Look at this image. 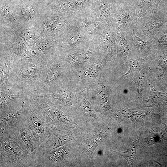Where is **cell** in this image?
<instances>
[{"mask_svg":"<svg viewBox=\"0 0 167 167\" xmlns=\"http://www.w3.org/2000/svg\"><path fill=\"white\" fill-rule=\"evenodd\" d=\"M65 152L61 149H57L50 153L47 155V159L51 161H57L63 157Z\"/></svg>","mask_w":167,"mask_h":167,"instance_id":"cell-29","label":"cell"},{"mask_svg":"<svg viewBox=\"0 0 167 167\" xmlns=\"http://www.w3.org/2000/svg\"><path fill=\"white\" fill-rule=\"evenodd\" d=\"M54 0H49V3H50V2H52V1H54Z\"/></svg>","mask_w":167,"mask_h":167,"instance_id":"cell-37","label":"cell"},{"mask_svg":"<svg viewBox=\"0 0 167 167\" xmlns=\"http://www.w3.org/2000/svg\"><path fill=\"white\" fill-rule=\"evenodd\" d=\"M83 31L71 23L62 37L60 52L79 48L87 45L84 43L85 35Z\"/></svg>","mask_w":167,"mask_h":167,"instance_id":"cell-12","label":"cell"},{"mask_svg":"<svg viewBox=\"0 0 167 167\" xmlns=\"http://www.w3.org/2000/svg\"><path fill=\"white\" fill-rule=\"evenodd\" d=\"M17 3H19L23 0H11Z\"/></svg>","mask_w":167,"mask_h":167,"instance_id":"cell-35","label":"cell"},{"mask_svg":"<svg viewBox=\"0 0 167 167\" xmlns=\"http://www.w3.org/2000/svg\"><path fill=\"white\" fill-rule=\"evenodd\" d=\"M116 58L120 61L126 60L132 55V49L126 33L123 36L116 35Z\"/></svg>","mask_w":167,"mask_h":167,"instance_id":"cell-20","label":"cell"},{"mask_svg":"<svg viewBox=\"0 0 167 167\" xmlns=\"http://www.w3.org/2000/svg\"><path fill=\"white\" fill-rule=\"evenodd\" d=\"M164 22L158 15L156 9L148 13L134 28L136 35L142 39L150 41L162 28Z\"/></svg>","mask_w":167,"mask_h":167,"instance_id":"cell-8","label":"cell"},{"mask_svg":"<svg viewBox=\"0 0 167 167\" xmlns=\"http://www.w3.org/2000/svg\"><path fill=\"white\" fill-rule=\"evenodd\" d=\"M62 41L41 36L36 41L31 50L32 54L45 61L58 55L60 51Z\"/></svg>","mask_w":167,"mask_h":167,"instance_id":"cell-10","label":"cell"},{"mask_svg":"<svg viewBox=\"0 0 167 167\" xmlns=\"http://www.w3.org/2000/svg\"><path fill=\"white\" fill-rule=\"evenodd\" d=\"M21 136L22 140L27 148L31 152H34L35 148L29 135L25 131H23L21 133Z\"/></svg>","mask_w":167,"mask_h":167,"instance_id":"cell-28","label":"cell"},{"mask_svg":"<svg viewBox=\"0 0 167 167\" xmlns=\"http://www.w3.org/2000/svg\"><path fill=\"white\" fill-rule=\"evenodd\" d=\"M69 17L59 11L50 10L46 7L36 28L42 36L59 21Z\"/></svg>","mask_w":167,"mask_h":167,"instance_id":"cell-16","label":"cell"},{"mask_svg":"<svg viewBox=\"0 0 167 167\" xmlns=\"http://www.w3.org/2000/svg\"><path fill=\"white\" fill-rule=\"evenodd\" d=\"M0 52L11 56L12 62L30 61L38 58L33 55L18 33L0 26Z\"/></svg>","mask_w":167,"mask_h":167,"instance_id":"cell-3","label":"cell"},{"mask_svg":"<svg viewBox=\"0 0 167 167\" xmlns=\"http://www.w3.org/2000/svg\"><path fill=\"white\" fill-rule=\"evenodd\" d=\"M75 88L70 81L63 84L54 92L41 95L65 105H69L71 103L73 96L75 93Z\"/></svg>","mask_w":167,"mask_h":167,"instance_id":"cell-15","label":"cell"},{"mask_svg":"<svg viewBox=\"0 0 167 167\" xmlns=\"http://www.w3.org/2000/svg\"><path fill=\"white\" fill-rule=\"evenodd\" d=\"M135 7L127 6L116 9L113 26L117 35H123L128 30L134 28L133 23Z\"/></svg>","mask_w":167,"mask_h":167,"instance_id":"cell-11","label":"cell"},{"mask_svg":"<svg viewBox=\"0 0 167 167\" xmlns=\"http://www.w3.org/2000/svg\"><path fill=\"white\" fill-rule=\"evenodd\" d=\"M108 61L101 55L94 63L84 68L72 72L70 81L75 90L86 88L96 82V79Z\"/></svg>","mask_w":167,"mask_h":167,"instance_id":"cell-5","label":"cell"},{"mask_svg":"<svg viewBox=\"0 0 167 167\" xmlns=\"http://www.w3.org/2000/svg\"><path fill=\"white\" fill-rule=\"evenodd\" d=\"M145 58L144 57H139L135 59L130 60L129 70L126 74L123 75L122 76H131V79H132L135 76H136L139 73V70L145 62Z\"/></svg>","mask_w":167,"mask_h":167,"instance_id":"cell-23","label":"cell"},{"mask_svg":"<svg viewBox=\"0 0 167 167\" xmlns=\"http://www.w3.org/2000/svg\"><path fill=\"white\" fill-rule=\"evenodd\" d=\"M165 80L167 82V71L166 72V74L165 75Z\"/></svg>","mask_w":167,"mask_h":167,"instance_id":"cell-36","label":"cell"},{"mask_svg":"<svg viewBox=\"0 0 167 167\" xmlns=\"http://www.w3.org/2000/svg\"><path fill=\"white\" fill-rule=\"evenodd\" d=\"M116 33L113 26H106L101 32L98 37L101 55L108 61H114L116 58Z\"/></svg>","mask_w":167,"mask_h":167,"instance_id":"cell-9","label":"cell"},{"mask_svg":"<svg viewBox=\"0 0 167 167\" xmlns=\"http://www.w3.org/2000/svg\"><path fill=\"white\" fill-rule=\"evenodd\" d=\"M80 105L84 111L90 113L92 111V109L91 104L84 99L81 100Z\"/></svg>","mask_w":167,"mask_h":167,"instance_id":"cell-33","label":"cell"},{"mask_svg":"<svg viewBox=\"0 0 167 167\" xmlns=\"http://www.w3.org/2000/svg\"><path fill=\"white\" fill-rule=\"evenodd\" d=\"M72 139V137L68 135L60 136L55 138L50 146L51 149H54L61 146Z\"/></svg>","mask_w":167,"mask_h":167,"instance_id":"cell-27","label":"cell"},{"mask_svg":"<svg viewBox=\"0 0 167 167\" xmlns=\"http://www.w3.org/2000/svg\"><path fill=\"white\" fill-rule=\"evenodd\" d=\"M101 53L97 45L88 44L81 47L60 52L59 56L68 63L72 72L84 68L94 63Z\"/></svg>","mask_w":167,"mask_h":167,"instance_id":"cell-4","label":"cell"},{"mask_svg":"<svg viewBox=\"0 0 167 167\" xmlns=\"http://www.w3.org/2000/svg\"><path fill=\"white\" fill-rule=\"evenodd\" d=\"M132 80L135 82L138 86V90L137 94L138 96L142 95L146 85V76L143 73H139Z\"/></svg>","mask_w":167,"mask_h":167,"instance_id":"cell-26","label":"cell"},{"mask_svg":"<svg viewBox=\"0 0 167 167\" xmlns=\"http://www.w3.org/2000/svg\"><path fill=\"white\" fill-rule=\"evenodd\" d=\"M126 34L133 52L138 55H147L150 53L152 40L148 41L142 39L135 34L134 29L128 30Z\"/></svg>","mask_w":167,"mask_h":167,"instance_id":"cell-17","label":"cell"},{"mask_svg":"<svg viewBox=\"0 0 167 167\" xmlns=\"http://www.w3.org/2000/svg\"><path fill=\"white\" fill-rule=\"evenodd\" d=\"M160 139L159 135L156 132L151 131L147 140L148 144L152 145L158 143Z\"/></svg>","mask_w":167,"mask_h":167,"instance_id":"cell-30","label":"cell"},{"mask_svg":"<svg viewBox=\"0 0 167 167\" xmlns=\"http://www.w3.org/2000/svg\"><path fill=\"white\" fill-rule=\"evenodd\" d=\"M12 58L7 54L0 52V90L8 94H20L15 87L10 83L9 76Z\"/></svg>","mask_w":167,"mask_h":167,"instance_id":"cell-13","label":"cell"},{"mask_svg":"<svg viewBox=\"0 0 167 167\" xmlns=\"http://www.w3.org/2000/svg\"><path fill=\"white\" fill-rule=\"evenodd\" d=\"M24 40L31 51L36 41L41 36L36 27L24 28L18 33Z\"/></svg>","mask_w":167,"mask_h":167,"instance_id":"cell-21","label":"cell"},{"mask_svg":"<svg viewBox=\"0 0 167 167\" xmlns=\"http://www.w3.org/2000/svg\"><path fill=\"white\" fill-rule=\"evenodd\" d=\"M116 9L105 0L99 2L98 15L102 24L105 26H113Z\"/></svg>","mask_w":167,"mask_h":167,"instance_id":"cell-19","label":"cell"},{"mask_svg":"<svg viewBox=\"0 0 167 167\" xmlns=\"http://www.w3.org/2000/svg\"><path fill=\"white\" fill-rule=\"evenodd\" d=\"M25 94H8L3 92H0V109L2 110L5 105L10 100L17 98H22Z\"/></svg>","mask_w":167,"mask_h":167,"instance_id":"cell-25","label":"cell"},{"mask_svg":"<svg viewBox=\"0 0 167 167\" xmlns=\"http://www.w3.org/2000/svg\"><path fill=\"white\" fill-rule=\"evenodd\" d=\"M159 62L161 68L164 73L167 69V54H165L163 53L159 57Z\"/></svg>","mask_w":167,"mask_h":167,"instance_id":"cell-32","label":"cell"},{"mask_svg":"<svg viewBox=\"0 0 167 167\" xmlns=\"http://www.w3.org/2000/svg\"><path fill=\"white\" fill-rule=\"evenodd\" d=\"M91 0H54L47 6V9L59 11L69 17L72 13L88 6Z\"/></svg>","mask_w":167,"mask_h":167,"instance_id":"cell-14","label":"cell"},{"mask_svg":"<svg viewBox=\"0 0 167 167\" xmlns=\"http://www.w3.org/2000/svg\"><path fill=\"white\" fill-rule=\"evenodd\" d=\"M138 140H136L131 144L130 148L126 151L119 153L127 160L130 166L133 165L136 156V149Z\"/></svg>","mask_w":167,"mask_h":167,"instance_id":"cell-24","label":"cell"},{"mask_svg":"<svg viewBox=\"0 0 167 167\" xmlns=\"http://www.w3.org/2000/svg\"><path fill=\"white\" fill-rule=\"evenodd\" d=\"M32 1L40 3L46 6L49 4V0H30Z\"/></svg>","mask_w":167,"mask_h":167,"instance_id":"cell-34","label":"cell"},{"mask_svg":"<svg viewBox=\"0 0 167 167\" xmlns=\"http://www.w3.org/2000/svg\"><path fill=\"white\" fill-rule=\"evenodd\" d=\"M37 88L35 94L52 92L68 81L72 71L69 64L58 54L44 61Z\"/></svg>","mask_w":167,"mask_h":167,"instance_id":"cell-2","label":"cell"},{"mask_svg":"<svg viewBox=\"0 0 167 167\" xmlns=\"http://www.w3.org/2000/svg\"><path fill=\"white\" fill-rule=\"evenodd\" d=\"M20 16L24 28L38 26L47 6L30 0H23L19 3Z\"/></svg>","mask_w":167,"mask_h":167,"instance_id":"cell-7","label":"cell"},{"mask_svg":"<svg viewBox=\"0 0 167 167\" xmlns=\"http://www.w3.org/2000/svg\"><path fill=\"white\" fill-rule=\"evenodd\" d=\"M101 74L99 79L90 85L88 88L98 96L102 109L106 110L110 108L109 91L107 87L102 81Z\"/></svg>","mask_w":167,"mask_h":167,"instance_id":"cell-18","label":"cell"},{"mask_svg":"<svg viewBox=\"0 0 167 167\" xmlns=\"http://www.w3.org/2000/svg\"><path fill=\"white\" fill-rule=\"evenodd\" d=\"M100 139L98 137H96L91 139L88 143V147L91 153V155L94 150L98 145L100 140Z\"/></svg>","mask_w":167,"mask_h":167,"instance_id":"cell-31","label":"cell"},{"mask_svg":"<svg viewBox=\"0 0 167 167\" xmlns=\"http://www.w3.org/2000/svg\"><path fill=\"white\" fill-rule=\"evenodd\" d=\"M44 63V61L39 58L30 61H12L9 82L20 94L32 96L37 88Z\"/></svg>","mask_w":167,"mask_h":167,"instance_id":"cell-1","label":"cell"},{"mask_svg":"<svg viewBox=\"0 0 167 167\" xmlns=\"http://www.w3.org/2000/svg\"><path fill=\"white\" fill-rule=\"evenodd\" d=\"M19 3L11 0H0V26L18 33L23 28Z\"/></svg>","mask_w":167,"mask_h":167,"instance_id":"cell-6","label":"cell"},{"mask_svg":"<svg viewBox=\"0 0 167 167\" xmlns=\"http://www.w3.org/2000/svg\"><path fill=\"white\" fill-rule=\"evenodd\" d=\"M167 49V30L161 29L152 40L151 49Z\"/></svg>","mask_w":167,"mask_h":167,"instance_id":"cell-22","label":"cell"}]
</instances>
